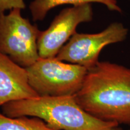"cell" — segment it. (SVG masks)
<instances>
[{
    "instance_id": "obj_1",
    "label": "cell",
    "mask_w": 130,
    "mask_h": 130,
    "mask_svg": "<svg viewBox=\"0 0 130 130\" xmlns=\"http://www.w3.org/2000/svg\"><path fill=\"white\" fill-rule=\"evenodd\" d=\"M74 96L82 109L96 118L130 124V69L99 61L88 70Z\"/></svg>"
},
{
    "instance_id": "obj_2",
    "label": "cell",
    "mask_w": 130,
    "mask_h": 130,
    "mask_svg": "<svg viewBox=\"0 0 130 130\" xmlns=\"http://www.w3.org/2000/svg\"><path fill=\"white\" fill-rule=\"evenodd\" d=\"M1 110L10 118H40L54 130H109L119 125L92 116L78 105L74 96H39L13 101L2 105Z\"/></svg>"
},
{
    "instance_id": "obj_3",
    "label": "cell",
    "mask_w": 130,
    "mask_h": 130,
    "mask_svg": "<svg viewBox=\"0 0 130 130\" xmlns=\"http://www.w3.org/2000/svg\"><path fill=\"white\" fill-rule=\"evenodd\" d=\"M28 83L41 96H74L80 90L88 69L56 57L39 58L25 68Z\"/></svg>"
},
{
    "instance_id": "obj_4",
    "label": "cell",
    "mask_w": 130,
    "mask_h": 130,
    "mask_svg": "<svg viewBox=\"0 0 130 130\" xmlns=\"http://www.w3.org/2000/svg\"><path fill=\"white\" fill-rule=\"evenodd\" d=\"M40 32L36 25L21 16V9L0 14V52L21 67L28 68L40 58L37 48Z\"/></svg>"
},
{
    "instance_id": "obj_5",
    "label": "cell",
    "mask_w": 130,
    "mask_h": 130,
    "mask_svg": "<svg viewBox=\"0 0 130 130\" xmlns=\"http://www.w3.org/2000/svg\"><path fill=\"white\" fill-rule=\"evenodd\" d=\"M127 34V29L118 22L111 24L99 33L76 32L56 57L59 60L79 64L90 69L99 62L98 57L102 49L108 45L124 40Z\"/></svg>"
},
{
    "instance_id": "obj_6",
    "label": "cell",
    "mask_w": 130,
    "mask_h": 130,
    "mask_svg": "<svg viewBox=\"0 0 130 130\" xmlns=\"http://www.w3.org/2000/svg\"><path fill=\"white\" fill-rule=\"evenodd\" d=\"M92 18L90 4L74 6L63 10L48 29L40 32L37 40L40 57H56L64 43L75 33L77 26L92 21Z\"/></svg>"
},
{
    "instance_id": "obj_7",
    "label": "cell",
    "mask_w": 130,
    "mask_h": 130,
    "mask_svg": "<svg viewBox=\"0 0 130 130\" xmlns=\"http://www.w3.org/2000/svg\"><path fill=\"white\" fill-rule=\"evenodd\" d=\"M39 96L28 83L27 71L0 52V107L13 101Z\"/></svg>"
},
{
    "instance_id": "obj_8",
    "label": "cell",
    "mask_w": 130,
    "mask_h": 130,
    "mask_svg": "<svg viewBox=\"0 0 130 130\" xmlns=\"http://www.w3.org/2000/svg\"><path fill=\"white\" fill-rule=\"evenodd\" d=\"M91 3H99L104 4L110 10L121 12L117 4L116 0H34L30 4V9L34 21H42L45 18L50 10L63 4L78 6Z\"/></svg>"
},
{
    "instance_id": "obj_9",
    "label": "cell",
    "mask_w": 130,
    "mask_h": 130,
    "mask_svg": "<svg viewBox=\"0 0 130 130\" xmlns=\"http://www.w3.org/2000/svg\"><path fill=\"white\" fill-rule=\"evenodd\" d=\"M0 130H54L41 119L26 116L10 118L0 113Z\"/></svg>"
},
{
    "instance_id": "obj_10",
    "label": "cell",
    "mask_w": 130,
    "mask_h": 130,
    "mask_svg": "<svg viewBox=\"0 0 130 130\" xmlns=\"http://www.w3.org/2000/svg\"><path fill=\"white\" fill-rule=\"evenodd\" d=\"M25 4L24 0H0V14H4L8 10L24 9Z\"/></svg>"
},
{
    "instance_id": "obj_11",
    "label": "cell",
    "mask_w": 130,
    "mask_h": 130,
    "mask_svg": "<svg viewBox=\"0 0 130 130\" xmlns=\"http://www.w3.org/2000/svg\"><path fill=\"white\" fill-rule=\"evenodd\" d=\"M109 130H122L121 129H119V128H117V126H116V127H113L111 128V129H110Z\"/></svg>"
}]
</instances>
